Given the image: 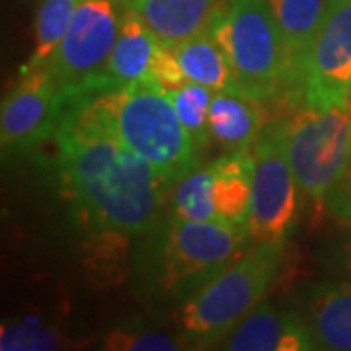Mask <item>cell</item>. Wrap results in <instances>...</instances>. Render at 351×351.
I'll list each match as a JSON object with an SVG mask.
<instances>
[{"label": "cell", "mask_w": 351, "mask_h": 351, "mask_svg": "<svg viewBox=\"0 0 351 351\" xmlns=\"http://www.w3.org/2000/svg\"><path fill=\"white\" fill-rule=\"evenodd\" d=\"M125 6L121 0H82L59 47L45 64L69 92L84 96L106 66L117 41Z\"/></svg>", "instance_id": "cell-9"}, {"label": "cell", "mask_w": 351, "mask_h": 351, "mask_svg": "<svg viewBox=\"0 0 351 351\" xmlns=\"http://www.w3.org/2000/svg\"><path fill=\"white\" fill-rule=\"evenodd\" d=\"M276 14L283 53H285V92L283 101L304 106V71L328 0H269Z\"/></svg>", "instance_id": "cell-12"}, {"label": "cell", "mask_w": 351, "mask_h": 351, "mask_svg": "<svg viewBox=\"0 0 351 351\" xmlns=\"http://www.w3.org/2000/svg\"><path fill=\"white\" fill-rule=\"evenodd\" d=\"M151 78L156 84H160L164 90H174V88L184 86L189 82L182 64L176 59L172 47H166V45H162L154 57Z\"/></svg>", "instance_id": "cell-23"}, {"label": "cell", "mask_w": 351, "mask_h": 351, "mask_svg": "<svg viewBox=\"0 0 351 351\" xmlns=\"http://www.w3.org/2000/svg\"><path fill=\"white\" fill-rule=\"evenodd\" d=\"M324 209L339 223L351 225V164L343 178L328 193Z\"/></svg>", "instance_id": "cell-24"}, {"label": "cell", "mask_w": 351, "mask_h": 351, "mask_svg": "<svg viewBox=\"0 0 351 351\" xmlns=\"http://www.w3.org/2000/svg\"><path fill=\"white\" fill-rule=\"evenodd\" d=\"M346 234L336 240L326 252V269L336 277L351 283V225Z\"/></svg>", "instance_id": "cell-25"}, {"label": "cell", "mask_w": 351, "mask_h": 351, "mask_svg": "<svg viewBox=\"0 0 351 351\" xmlns=\"http://www.w3.org/2000/svg\"><path fill=\"white\" fill-rule=\"evenodd\" d=\"M160 47V39L152 34L137 14L125 8L121 29L110 59L86 94H100L138 80H152V63Z\"/></svg>", "instance_id": "cell-15"}, {"label": "cell", "mask_w": 351, "mask_h": 351, "mask_svg": "<svg viewBox=\"0 0 351 351\" xmlns=\"http://www.w3.org/2000/svg\"><path fill=\"white\" fill-rule=\"evenodd\" d=\"M55 141L61 184L88 234V248L96 260L123 265L127 248L164 217L170 188L101 125L84 96L69 101Z\"/></svg>", "instance_id": "cell-1"}, {"label": "cell", "mask_w": 351, "mask_h": 351, "mask_svg": "<svg viewBox=\"0 0 351 351\" xmlns=\"http://www.w3.org/2000/svg\"><path fill=\"white\" fill-rule=\"evenodd\" d=\"M283 143L301 193L324 205L351 164V101L297 110L283 119Z\"/></svg>", "instance_id": "cell-6"}, {"label": "cell", "mask_w": 351, "mask_h": 351, "mask_svg": "<svg viewBox=\"0 0 351 351\" xmlns=\"http://www.w3.org/2000/svg\"><path fill=\"white\" fill-rule=\"evenodd\" d=\"M172 51L178 63L182 64L189 82L201 84L213 92H219V90L240 92L225 51L217 43L211 29L195 38L186 39L182 43H176Z\"/></svg>", "instance_id": "cell-18"}, {"label": "cell", "mask_w": 351, "mask_h": 351, "mask_svg": "<svg viewBox=\"0 0 351 351\" xmlns=\"http://www.w3.org/2000/svg\"><path fill=\"white\" fill-rule=\"evenodd\" d=\"M350 101L351 0H328L306 61L302 108H332Z\"/></svg>", "instance_id": "cell-11"}, {"label": "cell", "mask_w": 351, "mask_h": 351, "mask_svg": "<svg viewBox=\"0 0 351 351\" xmlns=\"http://www.w3.org/2000/svg\"><path fill=\"white\" fill-rule=\"evenodd\" d=\"M263 127L265 115L262 101L252 100L240 92H213L209 108V133L215 145L228 152L248 149L258 141Z\"/></svg>", "instance_id": "cell-17"}, {"label": "cell", "mask_w": 351, "mask_h": 351, "mask_svg": "<svg viewBox=\"0 0 351 351\" xmlns=\"http://www.w3.org/2000/svg\"><path fill=\"white\" fill-rule=\"evenodd\" d=\"M64 338L55 328L38 320L8 322L0 328L2 351H53L63 350Z\"/></svg>", "instance_id": "cell-21"}, {"label": "cell", "mask_w": 351, "mask_h": 351, "mask_svg": "<svg viewBox=\"0 0 351 351\" xmlns=\"http://www.w3.org/2000/svg\"><path fill=\"white\" fill-rule=\"evenodd\" d=\"M228 351H313V334L297 311L262 301L221 343Z\"/></svg>", "instance_id": "cell-13"}, {"label": "cell", "mask_w": 351, "mask_h": 351, "mask_svg": "<svg viewBox=\"0 0 351 351\" xmlns=\"http://www.w3.org/2000/svg\"><path fill=\"white\" fill-rule=\"evenodd\" d=\"M252 246L248 226L162 217L133 244L131 271L141 297L182 304Z\"/></svg>", "instance_id": "cell-2"}, {"label": "cell", "mask_w": 351, "mask_h": 351, "mask_svg": "<svg viewBox=\"0 0 351 351\" xmlns=\"http://www.w3.org/2000/svg\"><path fill=\"white\" fill-rule=\"evenodd\" d=\"M84 100L101 125L151 164L170 189L199 166V149L182 125L168 92L154 80L84 94Z\"/></svg>", "instance_id": "cell-3"}, {"label": "cell", "mask_w": 351, "mask_h": 351, "mask_svg": "<svg viewBox=\"0 0 351 351\" xmlns=\"http://www.w3.org/2000/svg\"><path fill=\"white\" fill-rule=\"evenodd\" d=\"M104 350L110 351H178L189 350L186 341L164 332L143 326H117L104 338Z\"/></svg>", "instance_id": "cell-22"}, {"label": "cell", "mask_w": 351, "mask_h": 351, "mask_svg": "<svg viewBox=\"0 0 351 351\" xmlns=\"http://www.w3.org/2000/svg\"><path fill=\"white\" fill-rule=\"evenodd\" d=\"M211 34L225 51L240 92L252 100H283L285 53L267 0H223Z\"/></svg>", "instance_id": "cell-5"}, {"label": "cell", "mask_w": 351, "mask_h": 351, "mask_svg": "<svg viewBox=\"0 0 351 351\" xmlns=\"http://www.w3.org/2000/svg\"><path fill=\"white\" fill-rule=\"evenodd\" d=\"M252 209L248 221L252 244L287 242L299 223V186L285 154L283 121L265 125L254 147Z\"/></svg>", "instance_id": "cell-8"}, {"label": "cell", "mask_w": 351, "mask_h": 351, "mask_svg": "<svg viewBox=\"0 0 351 351\" xmlns=\"http://www.w3.org/2000/svg\"><path fill=\"white\" fill-rule=\"evenodd\" d=\"M160 43L174 47L211 29L223 0H121Z\"/></svg>", "instance_id": "cell-16"}, {"label": "cell", "mask_w": 351, "mask_h": 351, "mask_svg": "<svg viewBox=\"0 0 351 351\" xmlns=\"http://www.w3.org/2000/svg\"><path fill=\"white\" fill-rule=\"evenodd\" d=\"M297 313L313 334L316 350L351 351V283L320 281L302 289Z\"/></svg>", "instance_id": "cell-14"}, {"label": "cell", "mask_w": 351, "mask_h": 351, "mask_svg": "<svg viewBox=\"0 0 351 351\" xmlns=\"http://www.w3.org/2000/svg\"><path fill=\"white\" fill-rule=\"evenodd\" d=\"M166 92L174 104V110L182 125L186 127L191 141L195 143V147L203 154L211 141L209 108H211V100H213V90L195 84V82H188L184 86L166 90Z\"/></svg>", "instance_id": "cell-20"}, {"label": "cell", "mask_w": 351, "mask_h": 351, "mask_svg": "<svg viewBox=\"0 0 351 351\" xmlns=\"http://www.w3.org/2000/svg\"><path fill=\"white\" fill-rule=\"evenodd\" d=\"M285 256V242L252 244L189 301L180 304V332L189 350H209L265 299Z\"/></svg>", "instance_id": "cell-4"}, {"label": "cell", "mask_w": 351, "mask_h": 351, "mask_svg": "<svg viewBox=\"0 0 351 351\" xmlns=\"http://www.w3.org/2000/svg\"><path fill=\"white\" fill-rule=\"evenodd\" d=\"M82 0H41L36 14V45L29 61L22 71H32L45 64L59 47L66 27L71 25L73 16Z\"/></svg>", "instance_id": "cell-19"}, {"label": "cell", "mask_w": 351, "mask_h": 351, "mask_svg": "<svg viewBox=\"0 0 351 351\" xmlns=\"http://www.w3.org/2000/svg\"><path fill=\"white\" fill-rule=\"evenodd\" d=\"M71 96L49 64L20 71V78L2 101L0 145L2 154L24 152L55 137Z\"/></svg>", "instance_id": "cell-10"}, {"label": "cell", "mask_w": 351, "mask_h": 351, "mask_svg": "<svg viewBox=\"0 0 351 351\" xmlns=\"http://www.w3.org/2000/svg\"><path fill=\"white\" fill-rule=\"evenodd\" d=\"M254 164L256 156L248 147L195 168L174 186L172 213L189 221L248 226Z\"/></svg>", "instance_id": "cell-7"}]
</instances>
